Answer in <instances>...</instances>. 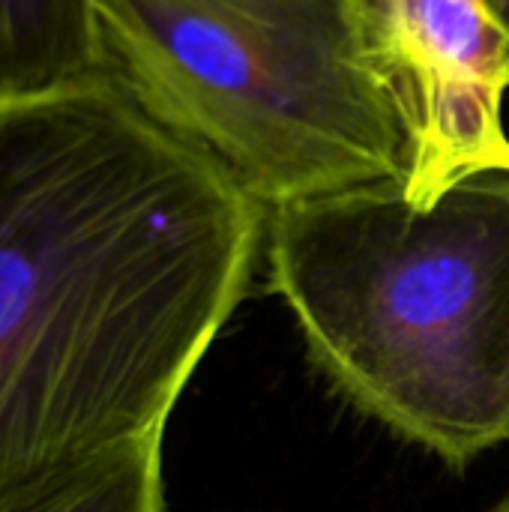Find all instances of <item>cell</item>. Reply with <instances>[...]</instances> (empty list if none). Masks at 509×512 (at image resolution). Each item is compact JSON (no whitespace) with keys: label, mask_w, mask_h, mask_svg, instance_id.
Returning <instances> with one entry per match:
<instances>
[{"label":"cell","mask_w":509,"mask_h":512,"mask_svg":"<svg viewBox=\"0 0 509 512\" xmlns=\"http://www.w3.org/2000/svg\"><path fill=\"white\" fill-rule=\"evenodd\" d=\"M486 3H489V9L495 15V24H498L501 36H504V42H507L509 54V0H486Z\"/></svg>","instance_id":"cell-7"},{"label":"cell","mask_w":509,"mask_h":512,"mask_svg":"<svg viewBox=\"0 0 509 512\" xmlns=\"http://www.w3.org/2000/svg\"><path fill=\"white\" fill-rule=\"evenodd\" d=\"M498 512H509V501H507V504H504V507H501V510H498Z\"/></svg>","instance_id":"cell-8"},{"label":"cell","mask_w":509,"mask_h":512,"mask_svg":"<svg viewBox=\"0 0 509 512\" xmlns=\"http://www.w3.org/2000/svg\"><path fill=\"white\" fill-rule=\"evenodd\" d=\"M369 63L402 129V189L432 207L509 174L507 42L486 0H354Z\"/></svg>","instance_id":"cell-4"},{"label":"cell","mask_w":509,"mask_h":512,"mask_svg":"<svg viewBox=\"0 0 509 512\" xmlns=\"http://www.w3.org/2000/svg\"><path fill=\"white\" fill-rule=\"evenodd\" d=\"M267 210L108 75L0 102V512L162 438Z\"/></svg>","instance_id":"cell-1"},{"label":"cell","mask_w":509,"mask_h":512,"mask_svg":"<svg viewBox=\"0 0 509 512\" xmlns=\"http://www.w3.org/2000/svg\"><path fill=\"white\" fill-rule=\"evenodd\" d=\"M270 285L312 360L453 471L509 441V174L414 207L381 180L267 210Z\"/></svg>","instance_id":"cell-2"},{"label":"cell","mask_w":509,"mask_h":512,"mask_svg":"<svg viewBox=\"0 0 509 512\" xmlns=\"http://www.w3.org/2000/svg\"><path fill=\"white\" fill-rule=\"evenodd\" d=\"M102 75L264 207L402 180L354 0H96Z\"/></svg>","instance_id":"cell-3"},{"label":"cell","mask_w":509,"mask_h":512,"mask_svg":"<svg viewBox=\"0 0 509 512\" xmlns=\"http://www.w3.org/2000/svg\"><path fill=\"white\" fill-rule=\"evenodd\" d=\"M21 512H165L162 438L108 453Z\"/></svg>","instance_id":"cell-6"},{"label":"cell","mask_w":509,"mask_h":512,"mask_svg":"<svg viewBox=\"0 0 509 512\" xmlns=\"http://www.w3.org/2000/svg\"><path fill=\"white\" fill-rule=\"evenodd\" d=\"M99 72L96 0H0V102Z\"/></svg>","instance_id":"cell-5"}]
</instances>
